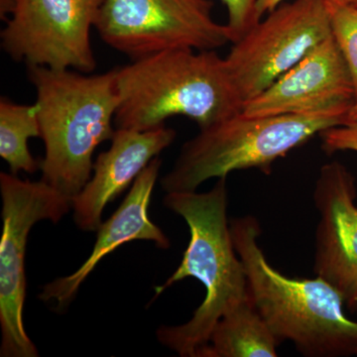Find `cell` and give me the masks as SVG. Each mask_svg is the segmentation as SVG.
I'll list each match as a JSON object with an SVG mask.
<instances>
[{"mask_svg":"<svg viewBox=\"0 0 357 357\" xmlns=\"http://www.w3.org/2000/svg\"><path fill=\"white\" fill-rule=\"evenodd\" d=\"M163 203L184 218L190 241L177 270L163 285L155 288V293L161 295L173 284L192 277L203 284L206 296L189 321L161 326L156 337L160 344L178 356L195 357L208 344L218 321L248 299V275L234 248L227 218V178H218L206 192H167Z\"/></svg>","mask_w":357,"mask_h":357,"instance_id":"1","label":"cell"},{"mask_svg":"<svg viewBox=\"0 0 357 357\" xmlns=\"http://www.w3.org/2000/svg\"><path fill=\"white\" fill-rule=\"evenodd\" d=\"M115 82V128L150 130L181 115L202 129L243 109L225 59L215 51L161 52L116 68Z\"/></svg>","mask_w":357,"mask_h":357,"instance_id":"2","label":"cell"},{"mask_svg":"<svg viewBox=\"0 0 357 357\" xmlns=\"http://www.w3.org/2000/svg\"><path fill=\"white\" fill-rule=\"evenodd\" d=\"M27 75L45 146L41 180L73 201L91 177L96 147L115 132V69L91 75L27 66Z\"/></svg>","mask_w":357,"mask_h":357,"instance_id":"3","label":"cell"},{"mask_svg":"<svg viewBox=\"0 0 357 357\" xmlns=\"http://www.w3.org/2000/svg\"><path fill=\"white\" fill-rule=\"evenodd\" d=\"M232 241L248 275L249 296L279 342L307 357L357 356V321L347 318L340 294L328 282L289 278L263 252L257 218L230 220Z\"/></svg>","mask_w":357,"mask_h":357,"instance_id":"4","label":"cell"},{"mask_svg":"<svg viewBox=\"0 0 357 357\" xmlns=\"http://www.w3.org/2000/svg\"><path fill=\"white\" fill-rule=\"evenodd\" d=\"M349 107L306 114L232 115L187 141L160 184L166 192H194L206 181L227 178L234 171L269 174L277 160L326 129L345 123Z\"/></svg>","mask_w":357,"mask_h":357,"instance_id":"5","label":"cell"},{"mask_svg":"<svg viewBox=\"0 0 357 357\" xmlns=\"http://www.w3.org/2000/svg\"><path fill=\"white\" fill-rule=\"evenodd\" d=\"M210 0H102L95 29L132 61L176 49L215 51L232 43Z\"/></svg>","mask_w":357,"mask_h":357,"instance_id":"6","label":"cell"},{"mask_svg":"<svg viewBox=\"0 0 357 357\" xmlns=\"http://www.w3.org/2000/svg\"><path fill=\"white\" fill-rule=\"evenodd\" d=\"M0 356L37 357L23 323L28 236L37 222H60L72 210L73 201L44 181L21 180L13 173H0Z\"/></svg>","mask_w":357,"mask_h":357,"instance_id":"7","label":"cell"},{"mask_svg":"<svg viewBox=\"0 0 357 357\" xmlns=\"http://www.w3.org/2000/svg\"><path fill=\"white\" fill-rule=\"evenodd\" d=\"M332 35L325 0L282 3L225 57L243 102L252 100Z\"/></svg>","mask_w":357,"mask_h":357,"instance_id":"8","label":"cell"},{"mask_svg":"<svg viewBox=\"0 0 357 357\" xmlns=\"http://www.w3.org/2000/svg\"><path fill=\"white\" fill-rule=\"evenodd\" d=\"M102 0H13L1 47L16 62L91 74V28Z\"/></svg>","mask_w":357,"mask_h":357,"instance_id":"9","label":"cell"},{"mask_svg":"<svg viewBox=\"0 0 357 357\" xmlns=\"http://www.w3.org/2000/svg\"><path fill=\"white\" fill-rule=\"evenodd\" d=\"M319 220L314 272L357 312V188L351 171L338 161L321 167L314 190Z\"/></svg>","mask_w":357,"mask_h":357,"instance_id":"10","label":"cell"},{"mask_svg":"<svg viewBox=\"0 0 357 357\" xmlns=\"http://www.w3.org/2000/svg\"><path fill=\"white\" fill-rule=\"evenodd\" d=\"M354 84L332 35L261 93L243 105L246 116L306 114L351 107Z\"/></svg>","mask_w":357,"mask_h":357,"instance_id":"11","label":"cell"},{"mask_svg":"<svg viewBox=\"0 0 357 357\" xmlns=\"http://www.w3.org/2000/svg\"><path fill=\"white\" fill-rule=\"evenodd\" d=\"M175 138L176 131L165 126L146 131L115 128L109 150L98 155L93 175L73 199L77 227L84 231L98 230L105 206L134 183Z\"/></svg>","mask_w":357,"mask_h":357,"instance_id":"12","label":"cell"},{"mask_svg":"<svg viewBox=\"0 0 357 357\" xmlns=\"http://www.w3.org/2000/svg\"><path fill=\"white\" fill-rule=\"evenodd\" d=\"M161 165L158 157L150 162L134 181L123 203L98 227L96 243L88 259L74 273L46 284L40 293V300L53 302L58 312L63 311L76 298L82 284L96 265L123 244L133 241H148L161 249L170 248L168 237L150 220L148 213Z\"/></svg>","mask_w":357,"mask_h":357,"instance_id":"13","label":"cell"},{"mask_svg":"<svg viewBox=\"0 0 357 357\" xmlns=\"http://www.w3.org/2000/svg\"><path fill=\"white\" fill-rule=\"evenodd\" d=\"M280 344L249 296L218 321L195 357H276Z\"/></svg>","mask_w":357,"mask_h":357,"instance_id":"14","label":"cell"},{"mask_svg":"<svg viewBox=\"0 0 357 357\" xmlns=\"http://www.w3.org/2000/svg\"><path fill=\"white\" fill-rule=\"evenodd\" d=\"M41 137L38 107L0 100V156L11 173L33 174L41 169L28 147L30 138Z\"/></svg>","mask_w":357,"mask_h":357,"instance_id":"15","label":"cell"},{"mask_svg":"<svg viewBox=\"0 0 357 357\" xmlns=\"http://www.w3.org/2000/svg\"><path fill=\"white\" fill-rule=\"evenodd\" d=\"M331 32L335 39L354 84L357 100V6L325 0Z\"/></svg>","mask_w":357,"mask_h":357,"instance_id":"16","label":"cell"},{"mask_svg":"<svg viewBox=\"0 0 357 357\" xmlns=\"http://www.w3.org/2000/svg\"><path fill=\"white\" fill-rule=\"evenodd\" d=\"M227 9L229 26L232 35V44L243 38L260 21L256 14L257 0H220Z\"/></svg>","mask_w":357,"mask_h":357,"instance_id":"17","label":"cell"},{"mask_svg":"<svg viewBox=\"0 0 357 357\" xmlns=\"http://www.w3.org/2000/svg\"><path fill=\"white\" fill-rule=\"evenodd\" d=\"M321 148L326 154L335 152H357V122H347L319 133Z\"/></svg>","mask_w":357,"mask_h":357,"instance_id":"18","label":"cell"},{"mask_svg":"<svg viewBox=\"0 0 357 357\" xmlns=\"http://www.w3.org/2000/svg\"><path fill=\"white\" fill-rule=\"evenodd\" d=\"M283 0H257L256 6V14L259 20H262V16L266 13H270L282 4Z\"/></svg>","mask_w":357,"mask_h":357,"instance_id":"19","label":"cell"},{"mask_svg":"<svg viewBox=\"0 0 357 357\" xmlns=\"http://www.w3.org/2000/svg\"><path fill=\"white\" fill-rule=\"evenodd\" d=\"M347 122H357V100L352 103L351 107H349V112H347L345 123H347Z\"/></svg>","mask_w":357,"mask_h":357,"instance_id":"20","label":"cell"},{"mask_svg":"<svg viewBox=\"0 0 357 357\" xmlns=\"http://www.w3.org/2000/svg\"><path fill=\"white\" fill-rule=\"evenodd\" d=\"M332 1L340 2V3L352 4L357 6V0H332Z\"/></svg>","mask_w":357,"mask_h":357,"instance_id":"21","label":"cell"}]
</instances>
